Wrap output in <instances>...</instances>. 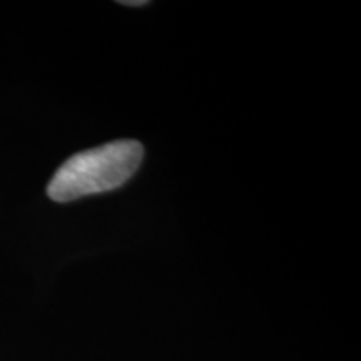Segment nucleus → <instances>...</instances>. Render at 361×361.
<instances>
[{"label": "nucleus", "instance_id": "nucleus-1", "mask_svg": "<svg viewBox=\"0 0 361 361\" xmlns=\"http://www.w3.org/2000/svg\"><path fill=\"white\" fill-rule=\"evenodd\" d=\"M144 157L137 141H114L69 157L47 186L52 201L69 202L114 191L135 174Z\"/></svg>", "mask_w": 361, "mask_h": 361}, {"label": "nucleus", "instance_id": "nucleus-2", "mask_svg": "<svg viewBox=\"0 0 361 361\" xmlns=\"http://www.w3.org/2000/svg\"><path fill=\"white\" fill-rule=\"evenodd\" d=\"M123 4V6H128V7H144L147 6V2H144V0H124V2H119Z\"/></svg>", "mask_w": 361, "mask_h": 361}]
</instances>
